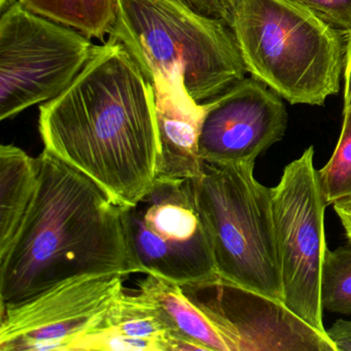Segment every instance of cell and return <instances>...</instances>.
Masks as SVG:
<instances>
[{"instance_id":"14","label":"cell","mask_w":351,"mask_h":351,"mask_svg":"<svg viewBox=\"0 0 351 351\" xmlns=\"http://www.w3.org/2000/svg\"><path fill=\"white\" fill-rule=\"evenodd\" d=\"M38 158L12 145L0 147V254L19 231L36 194Z\"/></svg>"},{"instance_id":"13","label":"cell","mask_w":351,"mask_h":351,"mask_svg":"<svg viewBox=\"0 0 351 351\" xmlns=\"http://www.w3.org/2000/svg\"><path fill=\"white\" fill-rule=\"evenodd\" d=\"M159 154L157 178H197L202 170L199 136L204 108L180 87L155 80Z\"/></svg>"},{"instance_id":"7","label":"cell","mask_w":351,"mask_h":351,"mask_svg":"<svg viewBox=\"0 0 351 351\" xmlns=\"http://www.w3.org/2000/svg\"><path fill=\"white\" fill-rule=\"evenodd\" d=\"M123 213L136 273L180 285L219 275L190 180L158 178L134 204L123 206Z\"/></svg>"},{"instance_id":"21","label":"cell","mask_w":351,"mask_h":351,"mask_svg":"<svg viewBox=\"0 0 351 351\" xmlns=\"http://www.w3.org/2000/svg\"><path fill=\"white\" fill-rule=\"evenodd\" d=\"M326 332L336 351H351V320H337Z\"/></svg>"},{"instance_id":"23","label":"cell","mask_w":351,"mask_h":351,"mask_svg":"<svg viewBox=\"0 0 351 351\" xmlns=\"http://www.w3.org/2000/svg\"><path fill=\"white\" fill-rule=\"evenodd\" d=\"M334 209L344 228L347 239L351 242V199L335 203Z\"/></svg>"},{"instance_id":"10","label":"cell","mask_w":351,"mask_h":351,"mask_svg":"<svg viewBox=\"0 0 351 351\" xmlns=\"http://www.w3.org/2000/svg\"><path fill=\"white\" fill-rule=\"evenodd\" d=\"M126 276L87 275L0 309V351H71L101 322Z\"/></svg>"},{"instance_id":"9","label":"cell","mask_w":351,"mask_h":351,"mask_svg":"<svg viewBox=\"0 0 351 351\" xmlns=\"http://www.w3.org/2000/svg\"><path fill=\"white\" fill-rule=\"evenodd\" d=\"M205 314L230 351H336L283 302L217 276L180 285Z\"/></svg>"},{"instance_id":"5","label":"cell","mask_w":351,"mask_h":351,"mask_svg":"<svg viewBox=\"0 0 351 351\" xmlns=\"http://www.w3.org/2000/svg\"><path fill=\"white\" fill-rule=\"evenodd\" d=\"M254 167L203 161L201 173L189 180L210 237L217 274L283 302L272 189L256 180Z\"/></svg>"},{"instance_id":"16","label":"cell","mask_w":351,"mask_h":351,"mask_svg":"<svg viewBox=\"0 0 351 351\" xmlns=\"http://www.w3.org/2000/svg\"><path fill=\"white\" fill-rule=\"evenodd\" d=\"M28 11L104 42L120 9V0H19Z\"/></svg>"},{"instance_id":"1","label":"cell","mask_w":351,"mask_h":351,"mask_svg":"<svg viewBox=\"0 0 351 351\" xmlns=\"http://www.w3.org/2000/svg\"><path fill=\"white\" fill-rule=\"evenodd\" d=\"M45 149L114 202L133 205L157 180L155 91L136 61L108 38L64 92L40 106Z\"/></svg>"},{"instance_id":"8","label":"cell","mask_w":351,"mask_h":351,"mask_svg":"<svg viewBox=\"0 0 351 351\" xmlns=\"http://www.w3.org/2000/svg\"><path fill=\"white\" fill-rule=\"evenodd\" d=\"M314 149L285 166L272 189L273 219L282 276L283 304L318 332L322 322V272L326 246V201L313 164Z\"/></svg>"},{"instance_id":"4","label":"cell","mask_w":351,"mask_h":351,"mask_svg":"<svg viewBox=\"0 0 351 351\" xmlns=\"http://www.w3.org/2000/svg\"><path fill=\"white\" fill-rule=\"evenodd\" d=\"M231 28L246 71L291 104L324 106L340 91V30L293 0H242Z\"/></svg>"},{"instance_id":"22","label":"cell","mask_w":351,"mask_h":351,"mask_svg":"<svg viewBox=\"0 0 351 351\" xmlns=\"http://www.w3.org/2000/svg\"><path fill=\"white\" fill-rule=\"evenodd\" d=\"M344 64V108H351V30L346 32Z\"/></svg>"},{"instance_id":"24","label":"cell","mask_w":351,"mask_h":351,"mask_svg":"<svg viewBox=\"0 0 351 351\" xmlns=\"http://www.w3.org/2000/svg\"><path fill=\"white\" fill-rule=\"evenodd\" d=\"M17 0H0V12H3L8 8L11 7Z\"/></svg>"},{"instance_id":"19","label":"cell","mask_w":351,"mask_h":351,"mask_svg":"<svg viewBox=\"0 0 351 351\" xmlns=\"http://www.w3.org/2000/svg\"><path fill=\"white\" fill-rule=\"evenodd\" d=\"M342 32L351 30V0H293Z\"/></svg>"},{"instance_id":"11","label":"cell","mask_w":351,"mask_h":351,"mask_svg":"<svg viewBox=\"0 0 351 351\" xmlns=\"http://www.w3.org/2000/svg\"><path fill=\"white\" fill-rule=\"evenodd\" d=\"M254 77H244L203 104L199 136L203 161L254 164L283 138L287 112L282 97Z\"/></svg>"},{"instance_id":"15","label":"cell","mask_w":351,"mask_h":351,"mask_svg":"<svg viewBox=\"0 0 351 351\" xmlns=\"http://www.w3.org/2000/svg\"><path fill=\"white\" fill-rule=\"evenodd\" d=\"M139 291L161 308L178 336L192 341L204 351H230L208 318L184 295L180 283L147 274L139 282Z\"/></svg>"},{"instance_id":"17","label":"cell","mask_w":351,"mask_h":351,"mask_svg":"<svg viewBox=\"0 0 351 351\" xmlns=\"http://www.w3.org/2000/svg\"><path fill=\"white\" fill-rule=\"evenodd\" d=\"M343 125L336 149L318 170L322 196L328 205L351 199V108L343 110Z\"/></svg>"},{"instance_id":"2","label":"cell","mask_w":351,"mask_h":351,"mask_svg":"<svg viewBox=\"0 0 351 351\" xmlns=\"http://www.w3.org/2000/svg\"><path fill=\"white\" fill-rule=\"evenodd\" d=\"M36 194L0 254V309L87 275L136 273L122 205L89 176L44 149Z\"/></svg>"},{"instance_id":"12","label":"cell","mask_w":351,"mask_h":351,"mask_svg":"<svg viewBox=\"0 0 351 351\" xmlns=\"http://www.w3.org/2000/svg\"><path fill=\"white\" fill-rule=\"evenodd\" d=\"M176 334L161 308L145 293L122 291L100 324L71 351H176Z\"/></svg>"},{"instance_id":"6","label":"cell","mask_w":351,"mask_h":351,"mask_svg":"<svg viewBox=\"0 0 351 351\" xmlns=\"http://www.w3.org/2000/svg\"><path fill=\"white\" fill-rule=\"evenodd\" d=\"M95 45L81 32L26 10L19 1L0 17V120L64 92Z\"/></svg>"},{"instance_id":"20","label":"cell","mask_w":351,"mask_h":351,"mask_svg":"<svg viewBox=\"0 0 351 351\" xmlns=\"http://www.w3.org/2000/svg\"><path fill=\"white\" fill-rule=\"evenodd\" d=\"M174 1L201 15L223 20L229 26L242 0H174Z\"/></svg>"},{"instance_id":"18","label":"cell","mask_w":351,"mask_h":351,"mask_svg":"<svg viewBox=\"0 0 351 351\" xmlns=\"http://www.w3.org/2000/svg\"><path fill=\"white\" fill-rule=\"evenodd\" d=\"M324 310L351 314V242L335 250H326L322 272Z\"/></svg>"},{"instance_id":"3","label":"cell","mask_w":351,"mask_h":351,"mask_svg":"<svg viewBox=\"0 0 351 351\" xmlns=\"http://www.w3.org/2000/svg\"><path fill=\"white\" fill-rule=\"evenodd\" d=\"M110 40L120 43L149 83L182 88L202 104L247 73L231 28L174 0H120Z\"/></svg>"}]
</instances>
